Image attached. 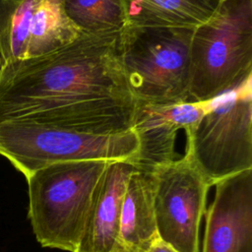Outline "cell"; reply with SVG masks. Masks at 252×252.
<instances>
[{
    "mask_svg": "<svg viewBox=\"0 0 252 252\" xmlns=\"http://www.w3.org/2000/svg\"><path fill=\"white\" fill-rule=\"evenodd\" d=\"M118 35L82 32L56 50L2 66L0 124L28 119L98 135L131 130L135 98Z\"/></svg>",
    "mask_w": 252,
    "mask_h": 252,
    "instance_id": "cell-1",
    "label": "cell"
},
{
    "mask_svg": "<svg viewBox=\"0 0 252 252\" xmlns=\"http://www.w3.org/2000/svg\"><path fill=\"white\" fill-rule=\"evenodd\" d=\"M110 160L85 159L43 167L27 179L33 234L42 247L77 252L94 189Z\"/></svg>",
    "mask_w": 252,
    "mask_h": 252,
    "instance_id": "cell-2",
    "label": "cell"
},
{
    "mask_svg": "<svg viewBox=\"0 0 252 252\" xmlns=\"http://www.w3.org/2000/svg\"><path fill=\"white\" fill-rule=\"evenodd\" d=\"M252 77V0H221L194 30L187 102L204 103Z\"/></svg>",
    "mask_w": 252,
    "mask_h": 252,
    "instance_id": "cell-3",
    "label": "cell"
},
{
    "mask_svg": "<svg viewBox=\"0 0 252 252\" xmlns=\"http://www.w3.org/2000/svg\"><path fill=\"white\" fill-rule=\"evenodd\" d=\"M195 29L123 28L118 53L135 100L187 102Z\"/></svg>",
    "mask_w": 252,
    "mask_h": 252,
    "instance_id": "cell-4",
    "label": "cell"
},
{
    "mask_svg": "<svg viewBox=\"0 0 252 252\" xmlns=\"http://www.w3.org/2000/svg\"><path fill=\"white\" fill-rule=\"evenodd\" d=\"M206 104L201 119L185 132V156L213 186L252 169V77Z\"/></svg>",
    "mask_w": 252,
    "mask_h": 252,
    "instance_id": "cell-5",
    "label": "cell"
},
{
    "mask_svg": "<svg viewBox=\"0 0 252 252\" xmlns=\"http://www.w3.org/2000/svg\"><path fill=\"white\" fill-rule=\"evenodd\" d=\"M139 150L131 129L116 134H89L28 119L0 124V156L26 178L48 165L85 159L121 160L134 158Z\"/></svg>",
    "mask_w": 252,
    "mask_h": 252,
    "instance_id": "cell-6",
    "label": "cell"
},
{
    "mask_svg": "<svg viewBox=\"0 0 252 252\" xmlns=\"http://www.w3.org/2000/svg\"><path fill=\"white\" fill-rule=\"evenodd\" d=\"M158 238L178 252H200L199 228L211 185L184 155L155 168Z\"/></svg>",
    "mask_w": 252,
    "mask_h": 252,
    "instance_id": "cell-7",
    "label": "cell"
},
{
    "mask_svg": "<svg viewBox=\"0 0 252 252\" xmlns=\"http://www.w3.org/2000/svg\"><path fill=\"white\" fill-rule=\"evenodd\" d=\"M81 33L65 0H0V68L56 50Z\"/></svg>",
    "mask_w": 252,
    "mask_h": 252,
    "instance_id": "cell-8",
    "label": "cell"
},
{
    "mask_svg": "<svg viewBox=\"0 0 252 252\" xmlns=\"http://www.w3.org/2000/svg\"><path fill=\"white\" fill-rule=\"evenodd\" d=\"M215 185L205 213L203 252H252V169Z\"/></svg>",
    "mask_w": 252,
    "mask_h": 252,
    "instance_id": "cell-9",
    "label": "cell"
},
{
    "mask_svg": "<svg viewBox=\"0 0 252 252\" xmlns=\"http://www.w3.org/2000/svg\"><path fill=\"white\" fill-rule=\"evenodd\" d=\"M207 109L206 102L156 103L135 100L131 129L139 141L137 164L157 166L175 159L177 132L194 127Z\"/></svg>",
    "mask_w": 252,
    "mask_h": 252,
    "instance_id": "cell-10",
    "label": "cell"
},
{
    "mask_svg": "<svg viewBox=\"0 0 252 252\" xmlns=\"http://www.w3.org/2000/svg\"><path fill=\"white\" fill-rule=\"evenodd\" d=\"M135 167L132 158L110 160L94 189L77 252H111L119 232L128 178Z\"/></svg>",
    "mask_w": 252,
    "mask_h": 252,
    "instance_id": "cell-11",
    "label": "cell"
},
{
    "mask_svg": "<svg viewBox=\"0 0 252 252\" xmlns=\"http://www.w3.org/2000/svg\"><path fill=\"white\" fill-rule=\"evenodd\" d=\"M155 168L135 163L126 185L119 232L111 252H148L158 237L154 208Z\"/></svg>",
    "mask_w": 252,
    "mask_h": 252,
    "instance_id": "cell-12",
    "label": "cell"
},
{
    "mask_svg": "<svg viewBox=\"0 0 252 252\" xmlns=\"http://www.w3.org/2000/svg\"><path fill=\"white\" fill-rule=\"evenodd\" d=\"M123 28L196 29L221 0H118Z\"/></svg>",
    "mask_w": 252,
    "mask_h": 252,
    "instance_id": "cell-13",
    "label": "cell"
},
{
    "mask_svg": "<svg viewBox=\"0 0 252 252\" xmlns=\"http://www.w3.org/2000/svg\"><path fill=\"white\" fill-rule=\"evenodd\" d=\"M65 12L83 33H119L123 29L118 0H65Z\"/></svg>",
    "mask_w": 252,
    "mask_h": 252,
    "instance_id": "cell-14",
    "label": "cell"
},
{
    "mask_svg": "<svg viewBox=\"0 0 252 252\" xmlns=\"http://www.w3.org/2000/svg\"><path fill=\"white\" fill-rule=\"evenodd\" d=\"M148 252H178L176 251L172 246H170L168 243L164 242L163 240H161L160 238H157L152 246L150 247V249L148 250Z\"/></svg>",
    "mask_w": 252,
    "mask_h": 252,
    "instance_id": "cell-15",
    "label": "cell"
}]
</instances>
